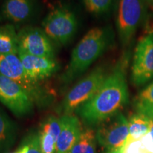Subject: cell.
<instances>
[{
    "label": "cell",
    "instance_id": "cell-1",
    "mask_svg": "<svg viewBox=\"0 0 153 153\" xmlns=\"http://www.w3.org/2000/svg\"><path fill=\"white\" fill-rule=\"evenodd\" d=\"M131 57V48L124 50L94 95L76 110L85 124L99 125L119 113L127 104L129 97L127 74Z\"/></svg>",
    "mask_w": 153,
    "mask_h": 153
},
{
    "label": "cell",
    "instance_id": "cell-2",
    "mask_svg": "<svg viewBox=\"0 0 153 153\" xmlns=\"http://www.w3.org/2000/svg\"><path fill=\"white\" fill-rule=\"evenodd\" d=\"M115 35L109 26L89 30L74 48L68 66L60 76V82L67 86L79 77L114 45Z\"/></svg>",
    "mask_w": 153,
    "mask_h": 153
},
{
    "label": "cell",
    "instance_id": "cell-3",
    "mask_svg": "<svg viewBox=\"0 0 153 153\" xmlns=\"http://www.w3.org/2000/svg\"><path fill=\"white\" fill-rule=\"evenodd\" d=\"M0 74L7 76L24 89L35 102L36 106L45 107L52 103L53 97L41 82L30 78L16 54L0 55Z\"/></svg>",
    "mask_w": 153,
    "mask_h": 153
},
{
    "label": "cell",
    "instance_id": "cell-4",
    "mask_svg": "<svg viewBox=\"0 0 153 153\" xmlns=\"http://www.w3.org/2000/svg\"><path fill=\"white\" fill-rule=\"evenodd\" d=\"M146 0H119L116 28L118 39L124 49L129 48L137 30L148 15Z\"/></svg>",
    "mask_w": 153,
    "mask_h": 153
},
{
    "label": "cell",
    "instance_id": "cell-5",
    "mask_svg": "<svg viewBox=\"0 0 153 153\" xmlns=\"http://www.w3.org/2000/svg\"><path fill=\"white\" fill-rule=\"evenodd\" d=\"M79 27L75 12L68 6L53 9L43 19L42 29L55 45L65 46L72 41Z\"/></svg>",
    "mask_w": 153,
    "mask_h": 153
},
{
    "label": "cell",
    "instance_id": "cell-6",
    "mask_svg": "<svg viewBox=\"0 0 153 153\" xmlns=\"http://www.w3.org/2000/svg\"><path fill=\"white\" fill-rule=\"evenodd\" d=\"M106 67L99 65L77 82L66 94L59 107L62 115L72 114L97 92L108 74Z\"/></svg>",
    "mask_w": 153,
    "mask_h": 153
},
{
    "label": "cell",
    "instance_id": "cell-7",
    "mask_svg": "<svg viewBox=\"0 0 153 153\" xmlns=\"http://www.w3.org/2000/svg\"><path fill=\"white\" fill-rule=\"evenodd\" d=\"M152 79L153 24H151L135 46L132 57L131 81L135 87H140Z\"/></svg>",
    "mask_w": 153,
    "mask_h": 153
},
{
    "label": "cell",
    "instance_id": "cell-8",
    "mask_svg": "<svg viewBox=\"0 0 153 153\" xmlns=\"http://www.w3.org/2000/svg\"><path fill=\"white\" fill-rule=\"evenodd\" d=\"M0 102L15 116L26 117L33 113L35 102L16 82L0 74Z\"/></svg>",
    "mask_w": 153,
    "mask_h": 153
},
{
    "label": "cell",
    "instance_id": "cell-9",
    "mask_svg": "<svg viewBox=\"0 0 153 153\" xmlns=\"http://www.w3.org/2000/svg\"><path fill=\"white\" fill-rule=\"evenodd\" d=\"M128 134V120L119 112L99 124L96 138L101 146L112 151L123 148Z\"/></svg>",
    "mask_w": 153,
    "mask_h": 153
},
{
    "label": "cell",
    "instance_id": "cell-10",
    "mask_svg": "<svg viewBox=\"0 0 153 153\" xmlns=\"http://www.w3.org/2000/svg\"><path fill=\"white\" fill-rule=\"evenodd\" d=\"M19 50L35 56L55 58V44L42 28L26 26L18 32Z\"/></svg>",
    "mask_w": 153,
    "mask_h": 153
},
{
    "label": "cell",
    "instance_id": "cell-11",
    "mask_svg": "<svg viewBox=\"0 0 153 153\" xmlns=\"http://www.w3.org/2000/svg\"><path fill=\"white\" fill-rule=\"evenodd\" d=\"M17 55L27 74L36 82L48 79L60 70V64L55 58L35 56L21 50Z\"/></svg>",
    "mask_w": 153,
    "mask_h": 153
},
{
    "label": "cell",
    "instance_id": "cell-12",
    "mask_svg": "<svg viewBox=\"0 0 153 153\" xmlns=\"http://www.w3.org/2000/svg\"><path fill=\"white\" fill-rule=\"evenodd\" d=\"M36 10V0H4L0 9V21L24 24L33 18Z\"/></svg>",
    "mask_w": 153,
    "mask_h": 153
},
{
    "label": "cell",
    "instance_id": "cell-13",
    "mask_svg": "<svg viewBox=\"0 0 153 153\" xmlns=\"http://www.w3.org/2000/svg\"><path fill=\"white\" fill-rule=\"evenodd\" d=\"M61 132L56 143L55 153H70L83 131L79 118L72 114L60 117Z\"/></svg>",
    "mask_w": 153,
    "mask_h": 153
},
{
    "label": "cell",
    "instance_id": "cell-14",
    "mask_svg": "<svg viewBox=\"0 0 153 153\" xmlns=\"http://www.w3.org/2000/svg\"><path fill=\"white\" fill-rule=\"evenodd\" d=\"M17 126L0 108V153H9L16 140Z\"/></svg>",
    "mask_w": 153,
    "mask_h": 153
},
{
    "label": "cell",
    "instance_id": "cell-15",
    "mask_svg": "<svg viewBox=\"0 0 153 153\" xmlns=\"http://www.w3.org/2000/svg\"><path fill=\"white\" fill-rule=\"evenodd\" d=\"M18 32L11 24L0 25V55L18 54Z\"/></svg>",
    "mask_w": 153,
    "mask_h": 153
},
{
    "label": "cell",
    "instance_id": "cell-16",
    "mask_svg": "<svg viewBox=\"0 0 153 153\" xmlns=\"http://www.w3.org/2000/svg\"><path fill=\"white\" fill-rule=\"evenodd\" d=\"M152 120L144 115H133L128 120L129 134L127 140H136L147 135L150 131Z\"/></svg>",
    "mask_w": 153,
    "mask_h": 153
},
{
    "label": "cell",
    "instance_id": "cell-17",
    "mask_svg": "<svg viewBox=\"0 0 153 153\" xmlns=\"http://www.w3.org/2000/svg\"><path fill=\"white\" fill-rule=\"evenodd\" d=\"M134 107L137 114L153 120V82L137 95L134 100Z\"/></svg>",
    "mask_w": 153,
    "mask_h": 153
},
{
    "label": "cell",
    "instance_id": "cell-18",
    "mask_svg": "<svg viewBox=\"0 0 153 153\" xmlns=\"http://www.w3.org/2000/svg\"><path fill=\"white\" fill-rule=\"evenodd\" d=\"M96 132L91 128L83 130L79 140L70 153H97Z\"/></svg>",
    "mask_w": 153,
    "mask_h": 153
},
{
    "label": "cell",
    "instance_id": "cell-19",
    "mask_svg": "<svg viewBox=\"0 0 153 153\" xmlns=\"http://www.w3.org/2000/svg\"><path fill=\"white\" fill-rule=\"evenodd\" d=\"M121 153H153V140L150 133L136 140H126Z\"/></svg>",
    "mask_w": 153,
    "mask_h": 153
},
{
    "label": "cell",
    "instance_id": "cell-20",
    "mask_svg": "<svg viewBox=\"0 0 153 153\" xmlns=\"http://www.w3.org/2000/svg\"><path fill=\"white\" fill-rule=\"evenodd\" d=\"M15 152L16 153H43L38 131H32L28 133Z\"/></svg>",
    "mask_w": 153,
    "mask_h": 153
},
{
    "label": "cell",
    "instance_id": "cell-21",
    "mask_svg": "<svg viewBox=\"0 0 153 153\" xmlns=\"http://www.w3.org/2000/svg\"><path fill=\"white\" fill-rule=\"evenodd\" d=\"M84 4L89 12L94 15H102L108 12L114 0H83Z\"/></svg>",
    "mask_w": 153,
    "mask_h": 153
},
{
    "label": "cell",
    "instance_id": "cell-22",
    "mask_svg": "<svg viewBox=\"0 0 153 153\" xmlns=\"http://www.w3.org/2000/svg\"><path fill=\"white\" fill-rule=\"evenodd\" d=\"M41 143V150L43 153H55L56 140L51 134L38 130Z\"/></svg>",
    "mask_w": 153,
    "mask_h": 153
},
{
    "label": "cell",
    "instance_id": "cell-23",
    "mask_svg": "<svg viewBox=\"0 0 153 153\" xmlns=\"http://www.w3.org/2000/svg\"><path fill=\"white\" fill-rule=\"evenodd\" d=\"M149 133H150L151 137H152V140H153V120H152V125H151V128H150V131L149 132Z\"/></svg>",
    "mask_w": 153,
    "mask_h": 153
},
{
    "label": "cell",
    "instance_id": "cell-24",
    "mask_svg": "<svg viewBox=\"0 0 153 153\" xmlns=\"http://www.w3.org/2000/svg\"><path fill=\"white\" fill-rule=\"evenodd\" d=\"M107 153H121V149H120V150H116L107 151Z\"/></svg>",
    "mask_w": 153,
    "mask_h": 153
},
{
    "label": "cell",
    "instance_id": "cell-25",
    "mask_svg": "<svg viewBox=\"0 0 153 153\" xmlns=\"http://www.w3.org/2000/svg\"><path fill=\"white\" fill-rule=\"evenodd\" d=\"M146 1H147V2L148 3L149 5H150V6L152 5V0H146Z\"/></svg>",
    "mask_w": 153,
    "mask_h": 153
},
{
    "label": "cell",
    "instance_id": "cell-26",
    "mask_svg": "<svg viewBox=\"0 0 153 153\" xmlns=\"http://www.w3.org/2000/svg\"><path fill=\"white\" fill-rule=\"evenodd\" d=\"M152 2H153V0H152Z\"/></svg>",
    "mask_w": 153,
    "mask_h": 153
}]
</instances>
